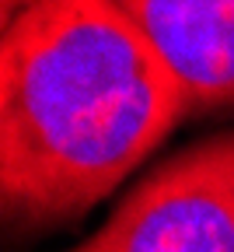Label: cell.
<instances>
[{"label": "cell", "mask_w": 234, "mask_h": 252, "mask_svg": "<svg viewBox=\"0 0 234 252\" xmlns=\"http://www.w3.org/2000/svg\"><path fill=\"white\" fill-rule=\"evenodd\" d=\"M66 252H234V130L161 161Z\"/></svg>", "instance_id": "obj_2"}, {"label": "cell", "mask_w": 234, "mask_h": 252, "mask_svg": "<svg viewBox=\"0 0 234 252\" xmlns=\"http://www.w3.org/2000/svg\"><path fill=\"white\" fill-rule=\"evenodd\" d=\"M25 4H28V0H0V14H4V21H7L14 11H21Z\"/></svg>", "instance_id": "obj_4"}, {"label": "cell", "mask_w": 234, "mask_h": 252, "mask_svg": "<svg viewBox=\"0 0 234 252\" xmlns=\"http://www.w3.org/2000/svg\"><path fill=\"white\" fill-rule=\"evenodd\" d=\"M189 116L116 0H28L0 39V210L11 238L88 214Z\"/></svg>", "instance_id": "obj_1"}, {"label": "cell", "mask_w": 234, "mask_h": 252, "mask_svg": "<svg viewBox=\"0 0 234 252\" xmlns=\"http://www.w3.org/2000/svg\"><path fill=\"white\" fill-rule=\"evenodd\" d=\"M178 77L189 116L234 109V0H116Z\"/></svg>", "instance_id": "obj_3"}]
</instances>
